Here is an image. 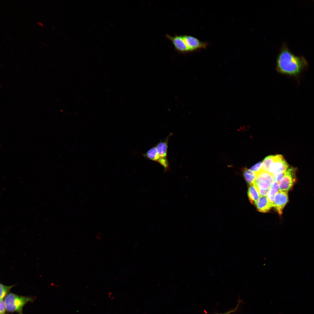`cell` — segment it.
Instances as JSON below:
<instances>
[{
    "label": "cell",
    "instance_id": "obj_5",
    "mask_svg": "<svg viewBox=\"0 0 314 314\" xmlns=\"http://www.w3.org/2000/svg\"><path fill=\"white\" fill-rule=\"evenodd\" d=\"M183 36L184 43L190 53L206 49L209 44L208 42L201 41L190 35H183Z\"/></svg>",
    "mask_w": 314,
    "mask_h": 314
},
{
    "label": "cell",
    "instance_id": "obj_19",
    "mask_svg": "<svg viewBox=\"0 0 314 314\" xmlns=\"http://www.w3.org/2000/svg\"><path fill=\"white\" fill-rule=\"evenodd\" d=\"M0 314H5L6 307L3 299H0Z\"/></svg>",
    "mask_w": 314,
    "mask_h": 314
},
{
    "label": "cell",
    "instance_id": "obj_16",
    "mask_svg": "<svg viewBox=\"0 0 314 314\" xmlns=\"http://www.w3.org/2000/svg\"><path fill=\"white\" fill-rule=\"evenodd\" d=\"M15 285L10 286H6L4 285L2 283H0V299H3L5 296L9 292L10 289L13 288Z\"/></svg>",
    "mask_w": 314,
    "mask_h": 314
},
{
    "label": "cell",
    "instance_id": "obj_18",
    "mask_svg": "<svg viewBox=\"0 0 314 314\" xmlns=\"http://www.w3.org/2000/svg\"><path fill=\"white\" fill-rule=\"evenodd\" d=\"M285 172L278 173L273 175L274 182L279 183L283 177Z\"/></svg>",
    "mask_w": 314,
    "mask_h": 314
},
{
    "label": "cell",
    "instance_id": "obj_22",
    "mask_svg": "<svg viewBox=\"0 0 314 314\" xmlns=\"http://www.w3.org/2000/svg\"><path fill=\"white\" fill-rule=\"evenodd\" d=\"M43 45H44L46 47L47 46V45L45 44H43Z\"/></svg>",
    "mask_w": 314,
    "mask_h": 314
},
{
    "label": "cell",
    "instance_id": "obj_10",
    "mask_svg": "<svg viewBox=\"0 0 314 314\" xmlns=\"http://www.w3.org/2000/svg\"><path fill=\"white\" fill-rule=\"evenodd\" d=\"M255 204L258 210L262 213L267 212L273 207V205L269 201L266 196L260 197Z\"/></svg>",
    "mask_w": 314,
    "mask_h": 314
},
{
    "label": "cell",
    "instance_id": "obj_1",
    "mask_svg": "<svg viewBox=\"0 0 314 314\" xmlns=\"http://www.w3.org/2000/svg\"><path fill=\"white\" fill-rule=\"evenodd\" d=\"M308 66L307 61L304 57L295 55L286 45L282 46L276 58V69L278 72L295 76Z\"/></svg>",
    "mask_w": 314,
    "mask_h": 314
},
{
    "label": "cell",
    "instance_id": "obj_9",
    "mask_svg": "<svg viewBox=\"0 0 314 314\" xmlns=\"http://www.w3.org/2000/svg\"><path fill=\"white\" fill-rule=\"evenodd\" d=\"M288 200V192L279 190L276 195L273 202V206L280 215Z\"/></svg>",
    "mask_w": 314,
    "mask_h": 314
},
{
    "label": "cell",
    "instance_id": "obj_14",
    "mask_svg": "<svg viewBox=\"0 0 314 314\" xmlns=\"http://www.w3.org/2000/svg\"><path fill=\"white\" fill-rule=\"evenodd\" d=\"M243 175L247 182L249 185L254 183L257 174L250 169L246 168L243 170Z\"/></svg>",
    "mask_w": 314,
    "mask_h": 314
},
{
    "label": "cell",
    "instance_id": "obj_11",
    "mask_svg": "<svg viewBox=\"0 0 314 314\" xmlns=\"http://www.w3.org/2000/svg\"><path fill=\"white\" fill-rule=\"evenodd\" d=\"M247 194L249 200L253 204H255L260 197L258 190L254 183L249 185Z\"/></svg>",
    "mask_w": 314,
    "mask_h": 314
},
{
    "label": "cell",
    "instance_id": "obj_21",
    "mask_svg": "<svg viewBox=\"0 0 314 314\" xmlns=\"http://www.w3.org/2000/svg\"><path fill=\"white\" fill-rule=\"evenodd\" d=\"M36 23H37V24H38V25H39V26H41V27H43V26H43V24H42V23H41L40 22H36Z\"/></svg>",
    "mask_w": 314,
    "mask_h": 314
},
{
    "label": "cell",
    "instance_id": "obj_4",
    "mask_svg": "<svg viewBox=\"0 0 314 314\" xmlns=\"http://www.w3.org/2000/svg\"><path fill=\"white\" fill-rule=\"evenodd\" d=\"M274 182L273 175L262 170L257 174L254 183L258 190H269Z\"/></svg>",
    "mask_w": 314,
    "mask_h": 314
},
{
    "label": "cell",
    "instance_id": "obj_2",
    "mask_svg": "<svg viewBox=\"0 0 314 314\" xmlns=\"http://www.w3.org/2000/svg\"><path fill=\"white\" fill-rule=\"evenodd\" d=\"M32 297L19 296L10 293L6 295L4 299L6 310L9 312H16L23 314V306L29 301H32Z\"/></svg>",
    "mask_w": 314,
    "mask_h": 314
},
{
    "label": "cell",
    "instance_id": "obj_13",
    "mask_svg": "<svg viewBox=\"0 0 314 314\" xmlns=\"http://www.w3.org/2000/svg\"><path fill=\"white\" fill-rule=\"evenodd\" d=\"M279 190V183L274 182L270 188L266 196L269 201L273 205V206L274 196Z\"/></svg>",
    "mask_w": 314,
    "mask_h": 314
},
{
    "label": "cell",
    "instance_id": "obj_7",
    "mask_svg": "<svg viewBox=\"0 0 314 314\" xmlns=\"http://www.w3.org/2000/svg\"><path fill=\"white\" fill-rule=\"evenodd\" d=\"M289 167L283 156L281 155H274V160L270 166L268 172L272 175L280 173H285Z\"/></svg>",
    "mask_w": 314,
    "mask_h": 314
},
{
    "label": "cell",
    "instance_id": "obj_15",
    "mask_svg": "<svg viewBox=\"0 0 314 314\" xmlns=\"http://www.w3.org/2000/svg\"><path fill=\"white\" fill-rule=\"evenodd\" d=\"M274 155L269 156H267L262 162V170L268 172L269 169L271 164L273 162Z\"/></svg>",
    "mask_w": 314,
    "mask_h": 314
},
{
    "label": "cell",
    "instance_id": "obj_12",
    "mask_svg": "<svg viewBox=\"0 0 314 314\" xmlns=\"http://www.w3.org/2000/svg\"><path fill=\"white\" fill-rule=\"evenodd\" d=\"M146 158L159 163L160 158L157 152L156 146L152 147L146 153L143 154Z\"/></svg>",
    "mask_w": 314,
    "mask_h": 314
},
{
    "label": "cell",
    "instance_id": "obj_6",
    "mask_svg": "<svg viewBox=\"0 0 314 314\" xmlns=\"http://www.w3.org/2000/svg\"><path fill=\"white\" fill-rule=\"evenodd\" d=\"M169 137L168 136L165 139L158 142L156 146L160 158L159 164L164 167L165 172L169 170V162L167 158L168 142Z\"/></svg>",
    "mask_w": 314,
    "mask_h": 314
},
{
    "label": "cell",
    "instance_id": "obj_20",
    "mask_svg": "<svg viewBox=\"0 0 314 314\" xmlns=\"http://www.w3.org/2000/svg\"><path fill=\"white\" fill-rule=\"evenodd\" d=\"M236 309H237L236 308H235V309H233V310H230V311H227V312H225V313H215V314H230V313H231L232 312H234L236 310Z\"/></svg>",
    "mask_w": 314,
    "mask_h": 314
},
{
    "label": "cell",
    "instance_id": "obj_8",
    "mask_svg": "<svg viewBox=\"0 0 314 314\" xmlns=\"http://www.w3.org/2000/svg\"><path fill=\"white\" fill-rule=\"evenodd\" d=\"M166 38L170 40L174 46L175 50L179 53L186 54L190 52L185 44L183 35H175L172 36L168 34L165 35Z\"/></svg>",
    "mask_w": 314,
    "mask_h": 314
},
{
    "label": "cell",
    "instance_id": "obj_17",
    "mask_svg": "<svg viewBox=\"0 0 314 314\" xmlns=\"http://www.w3.org/2000/svg\"><path fill=\"white\" fill-rule=\"evenodd\" d=\"M262 162H260L252 167L250 170L253 171L256 174L262 170Z\"/></svg>",
    "mask_w": 314,
    "mask_h": 314
},
{
    "label": "cell",
    "instance_id": "obj_3",
    "mask_svg": "<svg viewBox=\"0 0 314 314\" xmlns=\"http://www.w3.org/2000/svg\"><path fill=\"white\" fill-rule=\"evenodd\" d=\"M296 169L289 167L282 180L279 183V190L288 192L292 189L296 181Z\"/></svg>",
    "mask_w": 314,
    "mask_h": 314
}]
</instances>
